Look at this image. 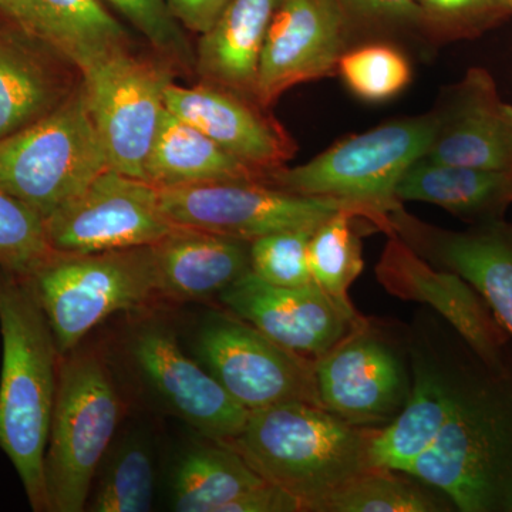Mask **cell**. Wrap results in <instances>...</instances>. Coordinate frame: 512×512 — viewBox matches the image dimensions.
<instances>
[{
  "label": "cell",
  "instance_id": "6da1fadb",
  "mask_svg": "<svg viewBox=\"0 0 512 512\" xmlns=\"http://www.w3.org/2000/svg\"><path fill=\"white\" fill-rule=\"evenodd\" d=\"M407 474L463 512H512V366L466 346L450 417Z\"/></svg>",
  "mask_w": 512,
  "mask_h": 512
},
{
  "label": "cell",
  "instance_id": "7a4b0ae2",
  "mask_svg": "<svg viewBox=\"0 0 512 512\" xmlns=\"http://www.w3.org/2000/svg\"><path fill=\"white\" fill-rule=\"evenodd\" d=\"M0 448L18 471L30 507L47 511L45 454L60 355L35 289L0 266Z\"/></svg>",
  "mask_w": 512,
  "mask_h": 512
},
{
  "label": "cell",
  "instance_id": "3957f363",
  "mask_svg": "<svg viewBox=\"0 0 512 512\" xmlns=\"http://www.w3.org/2000/svg\"><path fill=\"white\" fill-rule=\"evenodd\" d=\"M380 427L357 426L308 403L249 412L244 429L224 441L268 483L292 495L302 512H320L332 495L373 468Z\"/></svg>",
  "mask_w": 512,
  "mask_h": 512
},
{
  "label": "cell",
  "instance_id": "277c9868",
  "mask_svg": "<svg viewBox=\"0 0 512 512\" xmlns=\"http://www.w3.org/2000/svg\"><path fill=\"white\" fill-rule=\"evenodd\" d=\"M433 134L431 111L390 120L342 138L308 163L272 171L265 184L302 197L345 202L389 237V214L403 207L397 185L429 150Z\"/></svg>",
  "mask_w": 512,
  "mask_h": 512
},
{
  "label": "cell",
  "instance_id": "5b68a950",
  "mask_svg": "<svg viewBox=\"0 0 512 512\" xmlns=\"http://www.w3.org/2000/svg\"><path fill=\"white\" fill-rule=\"evenodd\" d=\"M62 357L43 466L47 511L82 512L119 426L121 402L96 353Z\"/></svg>",
  "mask_w": 512,
  "mask_h": 512
},
{
  "label": "cell",
  "instance_id": "8992f818",
  "mask_svg": "<svg viewBox=\"0 0 512 512\" xmlns=\"http://www.w3.org/2000/svg\"><path fill=\"white\" fill-rule=\"evenodd\" d=\"M109 168L82 80L55 110L0 143V185L43 220Z\"/></svg>",
  "mask_w": 512,
  "mask_h": 512
},
{
  "label": "cell",
  "instance_id": "52a82bcc",
  "mask_svg": "<svg viewBox=\"0 0 512 512\" xmlns=\"http://www.w3.org/2000/svg\"><path fill=\"white\" fill-rule=\"evenodd\" d=\"M60 355L117 312L133 311L160 293L153 248L55 254L29 276Z\"/></svg>",
  "mask_w": 512,
  "mask_h": 512
},
{
  "label": "cell",
  "instance_id": "ba28073f",
  "mask_svg": "<svg viewBox=\"0 0 512 512\" xmlns=\"http://www.w3.org/2000/svg\"><path fill=\"white\" fill-rule=\"evenodd\" d=\"M323 409L365 427H384L412 392L407 328L362 316L335 348L315 362Z\"/></svg>",
  "mask_w": 512,
  "mask_h": 512
},
{
  "label": "cell",
  "instance_id": "9c48e42d",
  "mask_svg": "<svg viewBox=\"0 0 512 512\" xmlns=\"http://www.w3.org/2000/svg\"><path fill=\"white\" fill-rule=\"evenodd\" d=\"M77 72L110 167L144 180L165 111V87L173 82L171 67L126 47L87 60Z\"/></svg>",
  "mask_w": 512,
  "mask_h": 512
},
{
  "label": "cell",
  "instance_id": "30bf717a",
  "mask_svg": "<svg viewBox=\"0 0 512 512\" xmlns=\"http://www.w3.org/2000/svg\"><path fill=\"white\" fill-rule=\"evenodd\" d=\"M412 392L396 419L376 431L370 447L375 467L407 473L436 441L456 400L467 342L431 309L407 328Z\"/></svg>",
  "mask_w": 512,
  "mask_h": 512
},
{
  "label": "cell",
  "instance_id": "8fae6325",
  "mask_svg": "<svg viewBox=\"0 0 512 512\" xmlns=\"http://www.w3.org/2000/svg\"><path fill=\"white\" fill-rule=\"evenodd\" d=\"M195 349L201 365L248 412L285 403L322 407L315 363L229 312L204 323Z\"/></svg>",
  "mask_w": 512,
  "mask_h": 512
},
{
  "label": "cell",
  "instance_id": "7c38bea8",
  "mask_svg": "<svg viewBox=\"0 0 512 512\" xmlns=\"http://www.w3.org/2000/svg\"><path fill=\"white\" fill-rule=\"evenodd\" d=\"M158 192L165 217L177 227L247 242L276 232L318 228L342 210L356 211L362 217L345 202L302 197L255 181H218Z\"/></svg>",
  "mask_w": 512,
  "mask_h": 512
},
{
  "label": "cell",
  "instance_id": "4fadbf2b",
  "mask_svg": "<svg viewBox=\"0 0 512 512\" xmlns=\"http://www.w3.org/2000/svg\"><path fill=\"white\" fill-rule=\"evenodd\" d=\"M43 221L50 248L72 255L150 247L175 228L157 187L114 168Z\"/></svg>",
  "mask_w": 512,
  "mask_h": 512
},
{
  "label": "cell",
  "instance_id": "5bb4252c",
  "mask_svg": "<svg viewBox=\"0 0 512 512\" xmlns=\"http://www.w3.org/2000/svg\"><path fill=\"white\" fill-rule=\"evenodd\" d=\"M352 43L338 0H281L259 57L255 100L269 109L292 87L335 76Z\"/></svg>",
  "mask_w": 512,
  "mask_h": 512
},
{
  "label": "cell",
  "instance_id": "9a60e30c",
  "mask_svg": "<svg viewBox=\"0 0 512 512\" xmlns=\"http://www.w3.org/2000/svg\"><path fill=\"white\" fill-rule=\"evenodd\" d=\"M375 274L390 295L426 305L446 320L488 366H512L510 336L466 279L429 264L396 235L387 237Z\"/></svg>",
  "mask_w": 512,
  "mask_h": 512
},
{
  "label": "cell",
  "instance_id": "2e32d148",
  "mask_svg": "<svg viewBox=\"0 0 512 512\" xmlns=\"http://www.w3.org/2000/svg\"><path fill=\"white\" fill-rule=\"evenodd\" d=\"M220 301L231 315L313 363L346 338L363 316L355 306L330 298L315 282L282 288L251 271L224 289Z\"/></svg>",
  "mask_w": 512,
  "mask_h": 512
},
{
  "label": "cell",
  "instance_id": "e0dca14e",
  "mask_svg": "<svg viewBox=\"0 0 512 512\" xmlns=\"http://www.w3.org/2000/svg\"><path fill=\"white\" fill-rule=\"evenodd\" d=\"M130 355L161 402L201 436L235 439L249 412L200 363L185 355L173 332L141 326L130 339Z\"/></svg>",
  "mask_w": 512,
  "mask_h": 512
},
{
  "label": "cell",
  "instance_id": "ac0fdd59",
  "mask_svg": "<svg viewBox=\"0 0 512 512\" xmlns=\"http://www.w3.org/2000/svg\"><path fill=\"white\" fill-rule=\"evenodd\" d=\"M392 235L436 268L466 279L512 340V224L504 220L453 231L400 207L390 212Z\"/></svg>",
  "mask_w": 512,
  "mask_h": 512
},
{
  "label": "cell",
  "instance_id": "d6986e66",
  "mask_svg": "<svg viewBox=\"0 0 512 512\" xmlns=\"http://www.w3.org/2000/svg\"><path fill=\"white\" fill-rule=\"evenodd\" d=\"M434 134L424 157L440 163L512 170V106L493 76L471 67L441 92L431 110Z\"/></svg>",
  "mask_w": 512,
  "mask_h": 512
},
{
  "label": "cell",
  "instance_id": "ffe728a7",
  "mask_svg": "<svg viewBox=\"0 0 512 512\" xmlns=\"http://www.w3.org/2000/svg\"><path fill=\"white\" fill-rule=\"evenodd\" d=\"M165 109L198 128L218 146L259 170L285 167L298 151L296 141L268 109L254 99L204 83L165 87Z\"/></svg>",
  "mask_w": 512,
  "mask_h": 512
},
{
  "label": "cell",
  "instance_id": "44dd1931",
  "mask_svg": "<svg viewBox=\"0 0 512 512\" xmlns=\"http://www.w3.org/2000/svg\"><path fill=\"white\" fill-rule=\"evenodd\" d=\"M69 60L18 23L0 28V143L36 123L72 94Z\"/></svg>",
  "mask_w": 512,
  "mask_h": 512
},
{
  "label": "cell",
  "instance_id": "7402d4cb",
  "mask_svg": "<svg viewBox=\"0 0 512 512\" xmlns=\"http://www.w3.org/2000/svg\"><path fill=\"white\" fill-rule=\"evenodd\" d=\"M161 295L207 299L251 271V242L177 227L151 245Z\"/></svg>",
  "mask_w": 512,
  "mask_h": 512
},
{
  "label": "cell",
  "instance_id": "603a6c76",
  "mask_svg": "<svg viewBox=\"0 0 512 512\" xmlns=\"http://www.w3.org/2000/svg\"><path fill=\"white\" fill-rule=\"evenodd\" d=\"M279 3L281 0H229L195 50V73L202 82L255 100L259 57Z\"/></svg>",
  "mask_w": 512,
  "mask_h": 512
},
{
  "label": "cell",
  "instance_id": "cb8c5ba5",
  "mask_svg": "<svg viewBox=\"0 0 512 512\" xmlns=\"http://www.w3.org/2000/svg\"><path fill=\"white\" fill-rule=\"evenodd\" d=\"M397 198L429 202L471 225L501 221L512 204V170H488L421 157L403 174Z\"/></svg>",
  "mask_w": 512,
  "mask_h": 512
},
{
  "label": "cell",
  "instance_id": "d4e9b609",
  "mask_svg": "<svg viewBox=\"0 0 512 512\" xmlns=\"http://www.w3.org/2000/svg\"><path fill=\"white\" fill-rule=\"evenodd\" d=\"M268 171L252 167L187 121L165 109L144 165V180L161 188L255 181L266 183Z\"/></svg>",
  "mask_w": 512,
  "mask_h": 512
},
{
  "label": "cell",
  "instance_id": "484cf974",
  "mask_svg": "<svg viewBox=\"0 0 512 512\" xmlns=\"http://www.w3.org/2000/svg\"><path fill=\"white\" fill-rule=\"evenodd\" d=\"M268 483L224 441L194 444L183 454L173 477L178 512H221L229 501Z\"/></svg>",
  "mask_w": 512,
  "mask_h": 512
},
{
  "label": "cell",
  "instance_id": "4316f807",
  "mask_svg": "<svg viewBox=\"0 0 512 512\" xmlns=\"http://www.w3.org/2000/svg\"><path fill=\"white\" fill-rule=\"evenodd\" d=\"M42 18L45 40L74 67L130 47V37L101 0H32Z\"/></svg>",
  "mask_w": 512,
  "mask_h": 512
},
{
  "label": "cell",
  "instance_id": "83f0119b",
  "mask_svg": "<svg viewBox=\"0 0 512 512\" xmlns=\"http://www.w3.org/2000/svg\"><path fill=\"white\" fill-rule=\"evenodd\" d=\"M362 227L375 231L356 211L342 210L323 221L309 241L313 282L340 305L355 306L349 289L365 268Z\"/></svg>",
  "mask_w": 512,
  "mask_h": 512
},
{
  "label": "cell",
  "instance_id": "f1b7e54d",
  "mask_svg": "<svg viewBox=\"0 0 512 512\" xmlns=\"http://www.w3.org/2000/svg\"><path fill=\"white\" fill-rule=\"evenodd\" d=\"M453 504L402 471L373 467L332 495L320 512H444Z\"/></svg>",
  "mask_w": 512,
  "mask_h": 512
},
{
  "label": "cell",
  "instance_id": "f546056e",
  "mask_svg": "<svg viewBox=\"0 0 512 512\" xmlns=\"http://www.w3.org/2000/svg\"><path fill=\"white\" fill-rule=\"evenodd\" d=\"M154 498L153 453L146 437L133 433L121 441L94 491L93 512H146Z\"/></svg>",
  "mask_w": 512,
  "mask_h": 512
},
{
  "label": "cell",
  "instance_id": "4dcf8cb0",
  "mask_svg": "<svg viewBox=\"0 0 512 512\" xmlns=\"http://www.w3.org/2000/svg\"><path fill=\"white\" fill-rule=\"evenodd\" d=\"M338 74L346 87L369 103H382L403 92L412 82V66L399 49L387 42L352 46L340 57Z\"/></svg>",
  "mask_w": 512,
  "mask_h": 512
},
{
  "label": "cell",
  "instance_id": "1f68e13d",
  "mask_svg": "<svg viewBox=\"0 0 512 512\" xmlns=\"http://www.w3.org/2000/svg\"><path fill=\"white\" fill-rule=\"evenodd\" d=\"M55 254L42 215L0 185V266L29 278Z\"/></svg>",
  "mask_w": 512,
  "mask_h": 512
},
{
  "label": "cell",
  "instance_id": "d6a6232c",
  "mask_svg": "<svg viewBox=\"0 0 512 512\" xmlns=\"http://www.w3.org/2000/svg\"><path fill=\"white\" fill-rule=\"evenodd\" d=\"M421 33L431 42L470 39L512 13L508 0H416Z\"/></svg>",
  "mask_w": 512,
  "mask_h": 512
},
{
  "label": "cell",
  "instance_id": "836d02e7",
  "mask_svg": "<svg viewBox=\"0 0 512 512\" xmlns=\"http://www.w3.org/2000/svg\"><path fill=\"white\" fill-rule=\"evenodd\" d=\"M137 29L171 69L195 72V50L165 0H104Z\"/></svg>",
  "mask_w": 512,
  "mask_h": 512
},
{
  "label": "cell",
  "instance_id": "e575fe53",
  "mask_svg": "<svg viewBox=\"0 0 512 512\" xmlns=\"http://www.w3.org/2000/svg\"><path fill=\"white\" fill-rule=\"evenodd\" d=\"M315 229L276 232L252 241L249 248L252 274L266 284L282 288L313 284L308 248Z\"/></svg>",
  "mask_w": 512,
  "mask_h": 512
},
{
  "label": "cell",
  "instance_id": "d590c367",
  "mask_svg": "<svg viewBox=\"0 0 512 512\" xmlns=\"http://www.w3.org/2000/svg\"><path fill=\"white\" fill-rule=\"evenodd\" d=\"M353 36L357 29L370 33L420 30L421 10L416 0H338Z\"/></svg>",
  "mask_w": 512,
  "mask_h": 512
},
{
  "label": "cell",
  "instance_id": "8d00e7d4",
  "mask_svg": "<svg viewBox=\"0 0 512 512\" xmlns=\"http://www.w3.org/2000/svg\"><path fill=\"white\" fill-rule=\"evenodd\" d=\"M221 512H302L301 504L278 485L265 483L239 495Z\"/></svg>",
  "mask_w": 512,
  "mask_h": 512
},
{
  "label": "cell",
  "instance_id": "74e56055",
  "mask_svg": "<svg viewBox=\"0 0 512 512\" xmlns=\"http://www.w3.org/2000/svg\"><path fill=\"white\" fill-rule=\"evenodd\" d=\"M165 3L180 25L201 36L215 25L229 0H165Z\"/></svg>",
  "mask_w": 512,
  "mask_h": 512
},
{
  "label": "cell",
  "instance_id": "f35d334b",
  "mask_svg": "<svg viewBox=\"0 0 512 512\" xmlns=\"http://www.w3.org/2000/svg\"><path fill=\"white\" fill-rule=\"evenodd\" d=\"M0 12L5 13L10 22L18 23L22 28L45 39L42 18L32 0H0Z\"/></svg>",
  "mask_w": 512,
  "mask_h": 512
},
{
  "label": "cell",
  "instance_id": "ab89813d",
  "mask_svg": "<svg viewBox=\"0 0 512 512\" xmlns=\"http://www.w3.org/2000/svg\"><path fill=\"white\" fill-rule=\"evenodd\" d=\"M508 2H510L511 8H512V0H508Z\"/></svg>",
  "mask_w": 512,
  "mask_h": 512
}]
</instances>
